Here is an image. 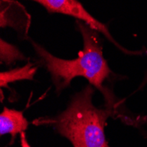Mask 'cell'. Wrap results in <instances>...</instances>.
Here are the masks:
<instances>
[{
    "label": "cell",
    "mask_w": 147,
    "mask_h": 147,
    "mask_svg": "<svg viewBox=\"0 0 147 147\" xmlns=\"http://www.w3.org/2000/svg\"><path fill=\"white\" fill-rule=\"evenodd\" d=\"M32 1L37 2L44 6L48 11L54 12V13H61V14H65L71 16L78 20H80L86 25H88L90 28L96 30L97 32L102 34L107 39L114 43L116 47L126 53H130L123 47L120 46L115 40L112 37L110 32L109 31L107 26L98 20H96L93 16H92L90 13L85 9L82 4L78 2V0H32Z\"/></svg>",
    "instance_id": "3957f363"
},
{
    "label": "cell",
    "mask_w": 147,
    "mask_h": 147,
    "mask_svg": "<svg viewBox=\"0 0 147 147\" xmlns=\"http://www.w3.org/2000/svg\"><path fill=\"white\" fill-rule=\"evenodd\" d=\"M0 59L1 63L11 65L17 61H23L26 59L25 56L14 46L11 45L3 39H1V49H0Z\"/></svg>",
    "instance_id": "8992f818"
},
{
    "label": "cell",
    "mask_w": 147,
    "mask_h": 147,
    "mask_svg": "<svg viewBox=\"0 0 147 147\" xmlns=\"http://www.w3.org/2000/svg\"><path fill=\"white\" fill-rule=\"evenodd\" d=\"M93 93L92 86H86L73 96L63 112L35 123L53 126L73 147H110L106 139L105 125L112 109L96 108L92 104Z\"/></svg>",
    "instance_id": "7a4b0ae2"
},
{
    "label": "cell",
    "mask_w": 147,
    "mask_h": 147,
    "mask_svg": "<svg viewBox=\"0 0 147 147\" xmlns=\"http://www.w3.org/2000/svg\"><path fill=\"white\" fill-rule=\"evenodd\" d=\"M36 71V66L32 63H28L21 68L3 71L0 73V86H8L10 83L20 80H33Z\"/></svg>",
    "instance_id": "5b68a950"
},
{
    "label": "cell",
    "mask_w": 147,
    "mask_h": 147,
    "mask_svg": "<svg viewBox=\"0 0 147 147\" xmlns=\"http://www.w3.org/2000/svg\"><path fill=\"white\" fill-rule=\"evenodd\" d=\"M146 82H147V74H146L145 78H144V83H146Z\"/></svg>",
    "instance_id": "ba28073f"
},
{
    "label": "cell",
    "mask_w": 147,
    "mask_h": 147,
    "mask_svg": "<svg viewBox=\"0 0 147 147\" xmlns=\"http://www.w3.org/2000/svg\"><path fill=\"white\" fill-rule=\"evenodd\" d=\"M76 24L82 34L84 45L78 58L71 60L58 58L36 42H32V45L47 71L50 73L57 91H62L70 86L74 78L83 77L92 86L101 91L107 100L108 95L103 83L110 76L111 70L103 57L99 32L80 20H77Z\"/></svg>",
    "instance_id": "6da1fadb"
},
{
    "label": "cell",
    "mask_w": 147,
    "mask_h": 147,
    "mask_svg": "<svg viewBox=\"0 0 147 147\" xmlns=\"http://www.w3.org/2000/svg\"><path fill=\"white\" fill-rule=\"evenodd\" d=\"M20 143H21V147H30L28 139L26 138V134L25 132H22L20 134Z\"/></svg>",
    "instance_id": "52a82bcc"
},
{
    "label": "cell",
    "mask_w": 147,
    "mask_h": 147,
    "mask_svg": "<svg viewBox=\"0 0 147 147\" xmlns=\"http://www.w3.org/2000/svg\"><path fill=\"white\" fill-rule=\"evenodd\" d=\"M28 127V122L21 111L4 108L3 112L0 115V134L1 136L10 134L12 138H15L18 134Z\"/></svg>",
    "instance_id": "277c9868"
}]
</instances>
